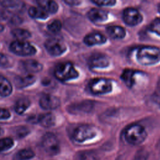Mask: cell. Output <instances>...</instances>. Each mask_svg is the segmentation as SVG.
I'll return each mask as SVG.
<instances>
[{
	"label": "cell",
	"mask_w": 160,
	"mask_h": 160,
	"mask_svg": "<svg viewBox=\"0 0 160 160\" xmlns=\"http://www.w3.org/2000/svg\"><path fill=\"white\" fill-rule=\"evenodd\" d=\"M56 121L55 116L51 112L41 114L37 118V122L44 128H50L54 125Z\"/></svg>",
	"instance_id": "cell-16"
},
{
	"label": "cell",
	"mask_w": 160,
	"mask_h": 160,
	"mask_svg": "<svg viewBox=\"0 0 160 160\" xmlns=\"http://www.w3.org/2000/svg\"><path fill=\"white\" fill-rule=\"evenodd\" d=\"M12 91V87L7 78L0 76V96L2 97L9 96Z\"/></svg>",
	"instance_id": "cell-18"
},
{
	"label": "cell",
	"mask_w": 160,
	"mask_h": 160,
	"mask_svg": "<svg viewBox=\"0 0 160 160\" xmlns=\"http://www.w3.org/2000/svg\"><path fill=\"white\" fill-rule=\"evenodd\" d=\"M149 29L160 36V19H156L154 20L149 25Z\"/></svg>",
	"instance_id": "cell-29"
},
{
	"label": "cell",
	"mask_w": 160,
	"mask_h": 160,
	"mask_svg": "<svg viewBox=\"0 0 160 160\" xmlns=\"http://www.w3.org/2000/svg\"><path fill=\"white\" fill-rule=\"evenodd\" d=\"M88 17L92 22H102L108 19V13L104 10L97 8H92L88 12Z\"/></svg>",
	"instance_id": "cell-12"
},
{
	"label": "cell",
	"mask_w": 160,
	"mask_h": 160,
	"mask_svg": "<svg viewBox=\"0 0 160 160\" xmlns=\"http://www.w3.org/2000/svg\"><path fill=\"white\" fill-rule=\"evenodd\" d=\"M122 18L125 23L129 26L138 25L142 20V17L139 12L132 8H128L124 10Z\"/></svg>",
	"instance_id": "cell-9"
},
{
	"label": "cell",
	"mask_w": 160,
	"mask_h": 160,
	"mask_svg": "<svg viewBox=\"0 0 160 160\" xmlns=\"http://www.w3.org/2000/svg\"><path fill=\"white\" fill-rule=\"evenodd\" d=\"M29 132V130L28 128L24 126H20L18 127V129L16 130V134L18 138H23L26 136Z\"/></svg>",
	"instance_id": "cell-30"
},
{
	"label": "cell",
	"mask_w": 160,
	"mask_h": 160,
	"mask_svg": "<svg viewBox=\"0 0 160 160\" xmlns=\"http://www.w3.org/2000/svg\"><path fill=\"white\" fill-rule=\"evenodd\" d=\"M147 136L144 128L139 124H132L128 126L124 131L126 141L132 145H138L142 142Z\"/></svg>",
	"instance_id": "cell-2"
},
{
	"label": "cell",
	"mask_w": 160,
	"mask_h": 160,
	"mask_svg": "<svg viewBox=\"0 0 160 160\" xmlns=\"http://www.w3.org/2000/svg\"><path fill=\"white\" fill-rule=\"evenodd\" d=\"M88 64L91 68H105L109 64L108 58L102 54L92 55L89 59Z\"/></svg>",
	"instance_id": "cell-11"
},
{
	"label": "cell",
	"mask_w": 160,
	"mask_h": 160,
	"mask_svg": "<svg viewBox=\"0 0 160 160\" xmlns=\"http://www.w3.org/2000/svg\"><path fill=\"white\" fill-rule=\"evenodd\" d=\"M96 136L94 129L88 125H81L76 128L72 134L73 139L78 142H82L86 140L93 138Z\"/></svg>",
	"instance_id": "cell-8"
},
{
	"label": "cell",
	"mask_w": 160,
	"mask_h": 160,
	"mask_svg": "<svg viewBox=\"0 0 160 160\" xmlns=\"http://www.w3.org/2000/svg\"><path fill=\"white\" fill-rule=\"evenodd\" d=\"M9 49L12 53L21 56H32L36 52V48L25 41H12L9 45Z\"/></svg>",
	"instance_id": "cell-4"
},
{
	"label": "cell",
	"mask_w": 160,
	"mask_h": 160,
	"mask_svg": "<svg viewBox=\"0 0 160 160\" xmlns=\"http://www.w3.org/2000/svg\"><path fill=\"white\" fill-rule=\"evenodd\" d=\"M21 2L18 1H12V0H3L0 1V4L4 8H14L21 6Z\"/></svg>",
	"instance_id": "cell-28"
},
{
	"label": "cell",
	"mask_w": 160,
	"mask_h": 160,
	"mask_svg": "<svg viewBox=\"0 0 160 160\" xmlns=\"http://www.w3.org/2000/svg\"><path fill=\"white\" fill-rule=\"evenodd\" d=\"M158 11L160 12V4L158 5Z\"/></svg>",
	"instance_id": "cell-38"
},
{
	"label": "cell",
	"mask_w": 160,
	"mask_h": 160,
	"mask_svg": "<svg viewBox=\"0 0 160 160\" xmlns=\"http://www.w3.org/2000/svg\"><path fill=\"white\" fill-rule=\"evenodd\" d=\"M44 47L48 53L54 56H60L66 49L64 42L58 38H50L44 42Z\"/></svg>",
	"instance_id": "cell-7"
},
{
	"label": "cell",
	"mask_w": 160,
	"mask_h": 160,
	"mask_svg": "<svg viewBox=\"0 0 160 160\" xmlns=\"http://www.w3.org/2000/svg\"><path fill=\"white\" fill-rule=\"evenodd\" d=\"M92 2H93L94 3L99 6H112L116 3V1L112 0H108V1L97 0V1H92Z\"/></svg>",
	"instance_id": "cell-32"
},
{
	"label": "cell",
	"mask_w": 160,
	"mask_h": 160,
	"mask_svg": "<svg viewBox=\"0 0 160 160\" xmlns=\"http://www.w3.org/2000/svg\"><path fill=\"white\" fill-rule=\"evenodd\" d=\"M106 41V38L99 32H92L88 34L84 39V42L88 46L104 44Z\"/></svg>",
	"instance_id": "cell-13"
},
{
	"label": "cell",
	"mask_w": 160,
	"mask_h": 160,
	"mask_svg": "<svg viewBox=\"0 0 160 160\" xmlns=\"http://www.w3.org/2000/svg\"><path fill=\"white\" fill-rule=\"evenodd\" d=\"M108 34L112 38L122 39L126 35L125 29L119 26H111L106 28Z\"/></svg>",
	"instance_id": "cell-19"
},
{
	"label": "cell",
	"mask_w": 160,
	"mask_h": 160,
	"mask_svg": "<svg viewBox=\"0 0 160 160\" xmlns=\"http://www.w3.org/2000/svg\"><path fill=\"white\" fill-rule=\"evenodd\" d=\"M36 81V78L31 75L28 74L23 76H17L14 80V84L18 88H24L32 84Z\"/></svg>",
	"instance_id": "cell-14"
},
{
	"label": "cell",
	"mask_w": 160,
	"mask_h": 160,
	"mask_svg": "<svg viewBox=\"0 0 160 160\" xmlns=\"http://www.w3.org/2000/svg\"><path fill=\"white\" fill-rule=\"evenodd\" d=\"M14 145L13 140L10 138L0 139V152H2L11 148Z\"/></svg>",
	"instance_id": "cell-26"
},
{
	"label": "cell",
	"mask_w": 160,
	"mask_h": 160,
	"mask_svg": "<svg viewBox=\"0 0 160 160\" xmlns=\"http://www.w3.org/2000/svg\"><path fill=\"white\" fill-rule=\"evenodd\" d=\"M37 3L39 8L42 9L48 14H54L58 10V5L54 1L47 0H39Z\"/></svg>",
	"instance_id": "cell-15"
},
{
	"label": "cell",
	"mask_w": 160,
	"mask_h": 160,
	"mask_svg": "<svg viewBox=\"0 0 160 160\" xmlns=\"http://www.w3.org/2000/svg\"><path fill=\"white\" fill-rule=\"evenodd\" d=\"M11 22L13 24H19L22 21V19H21V18L18 17V16H13L11 20H10Z\"/></svg>",
	"instance_id": "cell-34"
},
{
	"label": "cell",
	"mask_w": 160,
	"mask_h": 160,
	"mask_svg": "<svg viewBox=\"0 0 160 160\" xmlns=\"http://www.w3.org/2000/svg\"><path fill=\"white\" fill-rule=\"evenodd\" d=\"M31 104L30 100L27 98H22L18 99L14 106V110L18 114H23Z\"/></svg>",
	"instance_id": "cell-20"
},
{
	"label": "cell",
	"mask_w": 160,
	"mask_h": 160,
	"mask_svg": "<svg viewBox=\"0 0 160 160\" xmlns=\"http://www.w3.org/2000/svg\"><path fill=\"white\" fill-rule=\"evenodd\" d=\"M76 160H98V157L94 152L83 151L77 154Z\"/></svg>",
	"instance_id": "cell-24"
},
{
	"label": "cell",
	"mask_w": 160,
	"mask_h": 160,
	"mask_svg": "<svg viewBox=\"0 0 160 160\" xmlns=\"http://www.w3.org/2000/svg\"><path fill=\"white\" fill-rule=\"evenodd\" d=\"M62 28V24L59 20L54 19L48 25V29L52 32L56 33L60 31Z\"/></svg>",
	"instance_id": "cell-27"
},
{
	"label": "cell",
	"mask_w": 160,
	"mask_h": 160,
	"mask_svg": "<svg viewBox=\"0 0 160 160\" xmlns=\"http://www.w3.org/2000/svg\"><path fill=\"white\" fill-rule=\"evenodd\" d=\"M9 61L8 57L2 53H0V67L6 68L9 66Z\"/></svg>",
	"instance_id": "cell-31"
},
{
	"label": "cell",
	"mask_w": 160,
	"mask_h": 160,
	"mask_svg": "<svg viewBox=\"0 0 160 160\" xmlns=\"http://www.w3.org/2000/svg\"><path fill=\"white\" fill-rule=\"evenodd\" d=\"M11 34L14 38L18 41H25L31 37V32L24 29L16 28L11 31Z\"/></svg>",
	"instance_id": "cell-22"
},
{
	"label": "cell",
	"mask_w": 160,
	"mask_h": 160,
	"mask_svg": "<svg viewBox=\"0 0 160 160\" xmlns=\"http://www.w3.org/2000/svg\"><path fill=\"white\" fill-rule=\"evenodd\" d=\"M136 72L131 69H126L121 75V78L126 83V86L131 88L134 83V74Z\"/></svg>",
	"instance_id": "cell-23"
},
{
	"label": "cell",
	"mask_w": 160,
	"mask_h": 160,
	"mask_svg": "<svg viewBox=\"0 0 160 160\" xmlns=\"http://www.w3.org/2000/svg\"><path fill=\"white\" fill-rule=\"evenodd\" d=\"M137 59L142 65H152L160 61V50L154 46L141 47L137 52Z\"/></svg>",
	"instance_id": "cell-1"
},
{
	"label": "cell",
	"mask_w": 160,
	"mask_h": 160,
	"mask_svg": "<svg viewBox=\"0 0 160 160\" xmlns=\"http://www.w3.org/2000/svg\"><path fill=\"white\" fill-rule=\"evenodd\" d=\"M39 102L40 107L45 110L54 109L60 105L59 98L50 94L43 95L40 98Z\"/></svg>",
	"instance_id": "cell-10"
},
{
	"label": "cell",
	"mask_w": 160,
	"mask_h": 160,
	"mask_svg": "<svg viewBox=\"0 0 160 160\" xmlns=\"http://www.w3.org/2000/svg\"><path fill=\"white\" fill-rule=\"evenodd\" d=\"M64 2L69 4V5H71V6H73V5H77L79 3H80L81 2L80 1H64Z\"/></svg>",
	"instance_id": "cell-35"
},
{
	"label": "cell",
	"mask_w": 160,
	"mask_h": 160,
	"mask_svg": "<svg viewBox=\"0 0 160 160\" xmlns=\"http://www.w3.org/2000/svg\"><path fill=\"white\" fill-rule=\"evenodd\" d=\"M34 156L35 154L33 151L29 148L21 149L17 154V158L19 160H29Z\"/></svg>",
	"instance_id": "cell-25"
},
{
	"label": "cell",
	"mask_w": 160,
	"mask_h": 160,
	"mask_svg": "<svg viewBox=\"0 0 160 160\" xmlns=\"http://www.w3.org/2000/svg\"><path fill=\"white\" fill-rule=\"evenodd\" d=\"M4 29V26L0 24V32H2V31H3Z\"/></svg>",
	"instance_id": "cell-36"
},
{
	"label": "cell",
	"mask_w": 160,
	"mask_h": 160,
	"mask_svg": "<svg viewBox=\"0 0 160 160\" xmlns=\"http://www.w3.org/2000/svg\"><path fill=\"white\" fill-rule=\"evenodd\" d=\"M22 65L25 70L30 73L38 72L42 69V64L34 59H27L23 62Z\"/></svg>",
	"instance_id": "cell-17"
},
{
	"label": "cell",
	"mask_w": 160,
	"mask_h": 160,
	"mask_svg": "<svg viewBox=\"0 0 160 160\" xmlns=\"http://www.w3.org/2000/svg\"><path fill=\"white\" fill-rule=\"evenodd\" d=\"M54 76L59 81H66L78 78L79 73L71 62H65L56 66Z\"/></svg>",
	"instance_id": "cell-3"
},
{
	"label": "cell",
	"mask_w": 160,
	"mask_h": 160,
	"mask_svg": "<svg viewBox=\"0 0 160 160\" xmlns=\"http://www.w3.org/2000/svg\"><path fill=\"white\" fill-rule=\"evenodd\" d=\"M11 117L9 111L4 108H0V120L8 119Z\"/></svg>",
	"instance_id": "cell-33"
},
{
	"label": "cell",
	"mask_w": 160,
	"mask_h": 160,
	"mask_svg": "<svg viewBox=\"0 0 160 160\" xmlns=\"http://www.w3.org/2000/svg\"><path fill=\"white\" fill-rule=\"evenodd\" d=\"M91 92L95 94L108 93L112 90L111 82L109 79L98 78L92 79L89 83Z\"/></svg>",
	"instance_id": "cell-6"
},
{
	"label": "cell",
	"mask_w": 160,
	"mask_h": 160,
	"mask_svg": "<svg viewBox=\"0 0 160 160\" xmlns=\"http://www.w3.org/2000/svg\"><path fill=\"white\" fill-rule=\"evenodd\" d=\"M2 132H3V131H2V129L0 128V135H1V134H2Z\"/></svg>",
	"instance_id": "cell-37"
},
{
	"label": "cell",
	"mask_w": 160,
	"mask_h": 160,
	"mask_svg": "<svg viewBox=\"0 0 160 160\" xmlns=\"http://www.w3.org/2000/svg\"><path fill=\"white\" fill-rule=\"evenodd\" d=\"M28 14L30 17L34 19H45L48 17V14L39 7H31L28 10Z\"/></svg>",
	"instance_id": "cell-21"
},
{
	"label": "cell",
	"mask_w": 160,
	"mask_h": 160,
	"mask_svg": "<svg viewBox=\"0 0 160 160\" xmlns=\"http://www.w3.org/2000/svg\"><path fill=\"white\" fill-rule=\"evenodd\" d=\"M42 146L44 151L50 155L57 154L60 150L57 137L51 132L46 133L42 138Z\"/></svg>",
	"instance_id": "cell-5"
}]
</instances>
